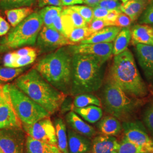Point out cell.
I'll list each match as a JSON object with an SVG mask.
<instances>
[{"instance_id": "obj_1", "label": "cell", "mask_w": 153, "mask_h": 153, "mask_svg": "<svg viewBox=\"0 0 153 153\" xmlns=\"http://www.w3.org/2000/svg\"><path fill=\"white\" fill-rule=\"evenodd\" d=\"M105 62L93 55H73L71 95L92 93L100 89L104 81Z\"/></svg>"}, {"instance_id": "obj_2", "label": "cell", "mask_w": 153, "mask_h": 153, "mask_svg": "<svg viewBox=\"0 0 153 153\" xmlns=\"http://www.w3.org/2000/svg\"><path fill=\"white\" fill-rule=\"evenodd\" d=\"M14 84L50 115L60 108L66 95L47 82L35 68L16 78Z\"/></svg>"}, {"instance_id": "obj_3", "label": "cell", "mask_w": 153, "mask_h": 153, "mask_svg": "<svg viewBox=\"0 0 153 153\" xmlns=\"http://www.w3.org/2000/svg\"><path fill=\"white\" fill-rule=\"evenodd\" d=\"M72 58L69 48L62 47L44 56L35 69L51 85L66 95L71 93Z\"/></svg>"}, {"instance_id": "obj_4", "label": "cell", "mask_w": 153, "mask_h": 153, "mask_svg": "<svg viewBox=\"0 0 153 153\" xmlns=\"http://www.w3.org/2000/svg\"><path fill=\"white\" fill-rule=\"evenodd\" d=\"M109 76L126 94L132 97L141 98L148 95L147 86L129 49L114 56Z\"/></svg>"}, {"instance_id": "obj_5", "label": "cell", "mask_w": 153, "mask_h": 153, "mask_svg": "<svg viewBox=\"0 0 153 153\" xmlns=\"http://www.w3.org/2000/svg\"><path fill=\"white\" fill-rule=\"evenodd\" d=\"M102 102L105 112L123 122L128 121L141 104L138 98L126 94L109 76L104 85Z\"/></svg>"}, {"instance_id": "obj_6", "label": "cell", "mask_w": 153, "mask_h": 153, "mask_svg": "<svg viewBox=\"0 0 153 153\" xmlns=\"http://www.w3.org/2000/svg\"><path fill=\"white\" fill-rule=\"evenodd\" d=\"M11 104L22 125H31L45 117L49 113L28 97L14 84L4 85Z\"/></svg>"}, {"instance_id": "obj_7", "label": "cell", "mask_w": 153, "mask_h": 153, "mask_svg": "<svg viewBox=\"0 0 153 153\" xmlns=\"http://www.w3.org/2000/svg\"><path fill=\"white\" fill-rule=\"evenodd\" d=\"M43 22L38 12H33L13 27L6 36L3 43L7 48H17L36 43Z\"/></svg>"}, {"instance_id": "obj_8", "label": "cell", "mask_w": 153, "mask_h": 153, "mask_svg": "<svg viewBox=\"0 0 153 153\" xmlns=\"http://www.w3.org/2000/svg\"><path fill=\"white\" fill-rule=\"evenodd\" d=\"M22 128L0 129V152L2 153H24L25 136Z\"/></svg>"}, {"instance_id": "obj_9", "label": "cell", "mask_w": 153, "mask_h": 153, "mask_svg": "<svg viewBox=\"0 0 153 153\" xmlns=\"http://www.w3.org/2000/svg\"><path fill=\"white\" fill-rule=\"evenodd\" d=\"M27 136L40 141L57 145L55 126L50 116L45 117L31 125H22Z\"/></svg>"}, {"instance_id": "obj_10", "label": "cell", "mask_w": 153, "mask_h": 153, "mask_svg": "<svg viewBox=\"0 0 153 153\" xmlns=\"http://www.w3.org/2000/svg\"><path fill=\"white\" fill-rule=\"evenodd\" d=\"M124 137L138 145L153 148V140L149 135L146 128L139 121H126L122 123Z\"/></svg>"}, {"instance_id": "obj_11", "label": "cell", "mask_w": 153, "mask_h": 153, "mask_svg": "<svg viewBox=\"0 0 153 153\" xmlns=\"http://www.w3.org/2000/svg\"><path fill=\"white\" fill-rule=\"evenodd\" d=\"M36 43L40 48L45 50H51L74 45L62 33L52 28L45 26H43L39 33Z\"/></svg>"}, {"instance_id": "obj_12", "label": "cell", "mask_w": 153, "mask_h": 153, "mask_svg": "<svg viewBox=\"0 0 153 153\" xmlns=\"http://www.w3.org/2000/svg\"><path fill=\"white\" fill-rule=\"evenodd\" d=\"M22 128V122L14 109L7 91L3 86V95L0 102V129Z\"/></svg>"}, {"instance_id": "obj_13", "label": "cell", "mask_w": 153, "mask_h": 153, "mask_svg": "<svg viewBox=\"0 0 153 153\" xmlns=\"http://www.w3.org/2000/svg\"><path fill=\"white\" fill-rule=\"evenodd\" d=\"M113 43H88L69 45L71 53L93 55L106 62L112 56Z\"/></svg>"}, {"instance_id": "obj_14", "label": "cell", "mask_w": 153, "mask_h": 153, "mask_svg": "<svg viewBox=\"0 0 153 153\" xmlns=\"http://www.w3.org/2000/svg\"><path fill=\"white\" fill-rule=\"evenodd\" d=\"M136 55L146 81L153 86V45H136Z\"/></svg>"}, {"instance_id": "obj_15", "label": "cell", "mask_w": 153, "mask_h": 153, "mask_svg": "<svg viewBox=\"0 0 153 153\" xmlns=\"http://www.w3.org/2000/svg\"><path fill=\"white\" fill-rule=\"evenodd\" d=\"M68 142L69 153H89L91 150L92 142L73 130L68 131Z\"/></svg>"}, {"instance_id": "obj_16", "label": "cell", "mask_w": 153, "mask_h": 153, "mask_svg": "<svg viewBox=\"0 0 153 153\" xmlns=\"http://www.w3.org/2000/svg\"><path fill=\"white\" fill-rule=\"evenodd\" d=\"M119 142L114 136H97L93 139L91 153H117Z\"/></svg>"}, {"instance_id": "obj_17", "label": "cell", "mask_w": 153, "mask_h": 153, "mask_svg": "<svg viewBox=\"0 0 153 153\" xmlns=\"http://www.w3.org/2000/svg\"><path fill=\"white\" fill-rule=\"evenodd\" d=\"M65 119L67 124L74 131L88 138L95 136L97 133L95 129L92 126L83 120L73 111L69 112L66 115Z\"/></svg>"}, {"instance_id": "obj_18", "label": "cell", "mask_w": 153, "mask_h": 153, "mask_svg": "<svg viewBox=\"0 0 153 153\" xmlns=\"http://www.w3.org/2000/svg\"><path fill=\"white\" fill-rule=\"evenodd\" d=\"M131 31L132 44L153 45V27L148 25L138 24L134 25Z\"/></svg>"}, {"instance_id": "obj_19", "label": "cell", "mask_w": 153, "mask_h": 153, "mask_svg": "<svg viewBox=\"0 0 153 153\" xmlns=\"http://www.w3.org/2000/svg\"><path fill=\"white\" fill-rule=\"evenodd\" d=\"M121 28L117 26H107L97 32L93 33L88 38L82 41L81 44L112 43L114 41Z\"/></svg>"}, {"instance_id": "obj_20", "label": "cell", "mask_w": 153, "mask_h": 153, "mask_svg": "<svg viewBox=\"0 0 153 153\" xmlns=\"http://www.w3.org/2000/svg\"><path fill=\"white\" fill-rule=\"evenodd\" d=\"M151 0H128L122 3L121 11L129 16L132 21L138 20Z\"/></svg>"}, {"instance_id": "obj_21", "label": "cell", "mask_w": 153, "mask_h": 153, "mask_svg": "<svg viewBox=\"0 0 153 153\" xmlns=\"http://www.w3.org/2000/svg\"><path fill=\"white\" fill-rule=\"evenodd\" d=\"M99 131L103 134L109 136H116L123 131L120 121L111 115L102 118L97 124Z\"/></svg>"}, {"instance_id": "obj_22", "label": "cell", "mask_w": 153, "mask_h": 153, "mask_svg": "<svg viewBox=\"0 0 153 153\" xmlns=\"http://www.w3.org/2000/svg\"><path fill=\"white\" fill-rule=\"evenodd\" d=\"M26 153H62L57 145L36 140L27 136L26 138Z\"/></svg>"}, {"instance_id": "obj_23", "label": "cell", "mask_w": 153, "mask_h": 153, "mask_svg": "<svg viewBox=\"0 0 153 153\" xmlns=\"http://www.w3.org/2000/svg\"><path fill=\"white\" fill-rule=\"evenodd\" d=\"M72 109L82 119L91 124L97 123L103 116V110L100 107L97 105H91L82 108H73Z\"/></svg>"}, {"instance_id": "obj_24", "label": "cell", "mask_w": 153, "mask_h": 153, "mask_svg": "<svg viewBox=\"0 0 153 153\" xmlns=\"http://www.w3.org/2000/svg\"><path fill=\"white\" fill-rule=\"evenodd\" d=\"M131 41V31L129 27L122 28L113 43L112 55H119L128 49Z\"/></svg>"}, {"instance_id": "obj_25", "label": "cell", "mask_w": 153, "mask_h": 153, "mask_svg": "<svg viewBox=\"0 0 153 153\" xmlns=\"http://www.w3.org/2000/svg\"><path fill=\"white\" fill-rule=\"evenodd\" d=\"M56 136L57 139V146L62 153H69L68 149V134L65 124L61 118H57L55 120Z\"/></svg>"}, {"instance_id": "obj_26", "label": "cell", "mask_w": 153, "mask_h": 153, "mask_svg": "<svg viewBox=\"0 0 153 153\" xmlns=\"http://www.w3.org/2000/svg\"><path fill=\"white\" fill-rule=\"evenodd\" d=\"M5 14L11 26L14 27L33 13L31 7H22L5 10Z\"/></svg>"}, {"instance_id": "obj_27", "label": "cell", "mask_w": 153, "mask_h": 153, "mask_svg": "<svg viewBox=\"0 0 153 153\" xmlns=\"http://www.w3.org/2000/svg\"><path fill=\"white\" fill-rule=\"evenodd\" d=\"M62 10V7L55 6H45L39 11L45 26L52 28V24L55 18L59 16Z\"/></svg>"}, {"instance_id": "obj_28", "label": "cell", "mask_w": 153, "mask_h": 153, "mask_svg": "<svg viewBox=\"0 0 153 153\" xmlns=\"http://www.w3.org/2000/svg\"><path fill=\"white\" fill-rule=\"evenodd\" d=\"M153 152V148L142 146L129 141L123 137L119 142L117 153H149Z\"/></svg>"}, {"instance_id": "obj_29", "label": "cell", "mask_w": 153, "mask_h": 153, "mask_svg": "<svg viewBox=\"0 0 153 153\" xmlns=\"http://www.w3.org/2000/svg\"><path fill=\"white\" fill-rule=\"evenodd\" d=\"M91 105L101 107L102 102L91 93H84L75 97L73 102V108H82Z\"/></svg>"}, {"instance_id": "obj_30", "label": "cell", "mask_w": 153, "mask_h": 153, "mask_svg": "<svg viewBox=\"0 0 153 153\" xmlns=\"http://www.w3.org/2000/svg\"><path fill=\"white\" fill-rule=\"evenodd\" d=\"M91 34L92 33L88 26L83 27H75L71 30V31L68 34L67 38L75 44L78 43H81L82 41L89 37Z\"/></svg>"}, {"instance_id": "obj_31", "label": "cell", "mask_w": 153, "mask_h": 153, "mask_svg": "<svg viewBox=\"0 0 153 153\" xmlns=\"http://www.w3.org/2000/svg\"><path fill=\"white\" fill-rule=\"evenodd\" d=\"M36 0H0V9L7 10L22 7H30Z\"/></svg>"}, {"instance_id": "obj_32", "label": "cell", "mask_w": 153, "mask_h": 153, "mask_svg": "<svg viewBox=\"0 0 153 153\" xmlns=\"http://www.w3.org/2000/svg\"><path fill=\"white\" fill-rule=\"evenodd\" d=\"M25 71V68H0V82L11 81L18 78Z\"/></svg>"}, {"instance_id": "obj_33", "label": "cell", "mask_w": 153, "mask_h": 153, "mask_svg": "<svg viewBox=\"0 0 153 153\" xmlns=\"http://www.w3.org/2000/svg\"><path fill=\"white\" fill-rule=\"evenodd\" d=\"M62 11L68 16L74 27H83L88 26V23L80 16V14H79L76 11L70 9L69 7L64 8L62 9Z\"/></svg>"}, {"instance_id": "obj_34", "label": "cell", "mask_w": 153, "mask_h": 153, "mask_svg": "<svg viewBox=\"0 0 153 153\" xmlns=\"http://www.w3.org/2000/svg\"><path fill=\"white\" fill-rule=\"evenodd\" d=\"M70 9L77 12L85 20L88 25L93 19V8L88 6L76 5L68 6Z\"/></svg>"}, {"instance_id": "obj_35", "label": "cell", "mask_w": 153, "mask_h": 153, "mask_svg": "<svg viewBox=\"0 0 153 153\" xmlns=\"http://www.w3.org/2000/svg\"><path fill=\"white\" fill-rule=\"evenodd\" d=\"M12 53L14 57V61L11 66V68H23L26 66L28 65L35 61L38 56V54H31L16 57L14 55L13 52H12Z\"/></svg>"}, {"instance_id": "obj_36", "label": "cell", "mask_w": 153, "mask_h": 153, "mask_svg": "<svg viewBox=\"0 0 153 153\" xmlns=\"http://www.w3.org/2000/svg\"><path fill=\"white\" fill-rule=\"evenodd\" d=\"M139 24L153 25V0H151L145 10L138 19Z\"/></svg>"}, {"instance_id": "obj_37", "label": "cell", "mask_w": 153, "mask_h": 153, "mask_svg": "<svg viewBox=\"0 0 153 153\" xmlns=\"http://www.w3.org/2000/svg\"><path fill=\"white\" fill-rule=\"evenodd\" d=\"M143 120L146 128L153 137V102L145 110Z\"/></svg>"}, {"instance_id": "obj_38", "label": "cell", "mask_w": 153, "mask_h": 153, "mask_svg": "<svg viewBox=\"0 0 153 153\" xmlns=\"http://www.w3.org/2000/svg\"><path fill=\"white\" fill-rule=\"evenodd\" d=\"M121 5L122 3L119 0H101L96 6L103 8L108 11L118 10L121 11Z\"/></svg>"}, {"instance_id": "obj_39", "label": "cell", "mask_w": 153, "mask_h": 153, "mask_svg": "<svg viewBox=\"0 0 153 153\" xmlns=\"http://www.w3.org/2000/svg\"><path fill=\"white\" fill-rule=\"evenodd\" d=\"M107 26H109V24L102 19H93V21L88 25V27L92 33Z\"/></svg>"}, {"instance_id": "obj_40", "label": "cell", "mask_w": 153, "mask_h": 153, "mask_svg": "<svg viewBox=\"0 0 153 153\" xmlns=\"http://www.w3.org/2000/svg\"><path fill=\"white\" fill-rule=\"evenodd\" d=\"M129 16L123 13H120L114 23V26L121 28L129 27L132 23Z\"/></svg>"}, {"instance_id": "obj_41", "label": "cell", "mask_w": 153, "mask_h": 153, "mask_svg": "<svg viewBox=\"0 0 153 153\" xmlns=\"http://www.w3.org/2000/svg\"><path fill=\"white\" fill-rule=\"evenodd\" d=\"M93 19H103L109 13V11H108L107 10L98 6L93 7Z\"/></svg>"}, {"instance_id": "obj_42", "label": "cell", "mask_w": 153, "mask_h": 153, "mask_svg": "<svg viewBox=\"0 0 153 153\" xmlns=\"http://www.w3.org/2000/svg\"><path fill=\"white\" fill-rule=\"evenodd\" d=\"M120 13L122 12L118 10L109 11L107 16H105L103 19L109 24V26H114V23L116 21L117 16Z\"/></svg>"}, {"instance_id": "obj_43", "label": "cell", "mask_w": 153, "mask_h": 153, "mask_svg": "<svg viewBox=\"0 0 153 153\" xmlns=\"http://www.w3.org/2000/svg\"><path fill=\"white\" fill-rule=\"evenodd\" d=\"M38 5L40 7H44L47 6H63L61 0H38Z\"/></svg>"}, {"instance_id": "obj_44", "label": "cell", "mask_w": 153, "mask_h": 153, "mask_svg": "<svg viewBox=\"0 0 153 153\" xmlns=\"http://www.w3.org/2000/svg\"><path fill=\"white\" fill-rule=\"evenodd\" d=\"M10 30L9 23L0 16V36L5 35Z\"/></svg>"}, {"instance_id": "obj_45", "label": "cell", "mask_w": 153, "mask_h": 153, "mask_svg": "<svg viewBox=\"0 0 153 153\" xmlns=\"http://www.w3.org/2000/svg\"><path fill=\"white\" fill-rule=\"evenodd\" d=\"M52 28H53L56 31L59 32L63 35V27H62V20H61V14L57 16L53 21Z\"/></svg>"}, {"instance_id": "obj_46", "label": "cell", "mask_w": 153, "mask_h": 153, "mask_svg": "<svg viewBox=\"0 0 153 153\" xmlns=\"http://www.w3.org/2000/svg\"><path fill=\"white\" fill-rule=\"evenodd\" d=\"M62 4L64 6L76 5H79L83 3V0H61Z\"/></svg>"}, {"instance_id": "obj_47", "label": "cell", "mask_w": 153, "mask_h": 153, "mask_svg": "<svg viewBox=\"0 0 153 153\" xmlns=\"http://www.w3.org/2000/svg\"><path fill=\"white\" fill-rule=\"evenodd\" d=\"M101 0H83V3L90 7H94Z\"/></svg>"}, {"instance_id": "obj_48", "label": "cell", "mask_w": 153, "mask_h": 153, "mask_svg": "<svg viewBox=\"0 0 153 153\" xmlns=\"http://www.w3.org/2000/svg\"><path fill=\"white\" fill-rule=\"evenodd\" d=\"M2 95H3V86H2L0 84V102H1V99H2Z\"/></svg>"}, {"instance_id": "obj_49", "label": "cell", "mask_w": 153, "mask_h": 153, "mask_svg": "<svg viewBox=\"0 0 153 153\" xmlns=\"http://www.w3.org/2000/svg\"><path fill=\"white\" fill-rule=\"evenodd\" d=\"M119 1H122L123 3H124V2H126V1H127L128 0H119Z\"/></svg>"}, {"instance_id": "obj_50", "label": "cell", "mask_w": 153, "mask_h": 153, "mask_svg": "<svg viewBox=\"0 0 153 153\" xmlns=\"http://www.w3.org/2000/svg\"><path fill=\"white\" fill-rule=\"evenodd\" d=\"M153 153V152H152V153Z\"/></svg>"}, {"instance_id": "obj_51", "label": "cell", "mask_w": 153, "mask_h": 153, "mask_svg": "<svg viewBox=\"0 0 153 153\" xmlns=\"http://www.w3.org/2000/svg\"><path fill=\"white\" fill-rule=\"evenodd\" d=\"M0 153H1V152H0Z\"/></svg>"}, {"instance_id": "obj_52", "label": "cell", "mask_w": 153, "mask_h": 153, "mask_svg": "<svg viewBox=\"0 0 153 153\" xmlns=\"http://www.w3.org/2000/svg\"><path fill=\"white\" fill-rule=\"evenodd\" d=\"M152 27H153V26H152Z\"/></svg>"}]
</instances>
